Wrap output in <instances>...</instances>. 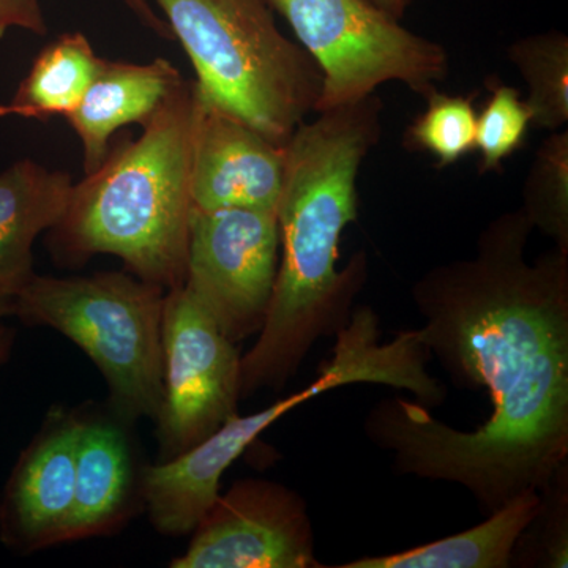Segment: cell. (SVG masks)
Listing matches in <instances>:
<instances>
[{
  "label": "cell",
  "instance_id": "1",
  "mask_svg": "<svg viewBox=\"0 0 568 568\" xmlns=\"http://www.w3.org/2000/svg\"><path fill=\"white\" fill-rule=\"evenodd\" d=\"M521 209L481 231L473 257L437 265L413 286L418 338L458 387H484L491 414L474 432L403 398L377 403L366 436L399 474L452 481L487 514L544 491L568 458V252L532 263Z\"/></svg>",
  "mask_w": 568,
  "mask_h": 568
},
{
  "label": "cell",
  "instance_id": "2",
  "mask_svg": "<svg viewBox=\"0 0 568 568\" xmlns=\"http://www.w3.org/2000/svg\"><path fill=\"white\" fill-rule=\"evenodd\" d=\"M383 100L316 112L284 144L278 219V272L257 342L241 361V398L280 390L317 339L338 334L353 316L366 278V256L336 268L343 231L358 219L357 178L383 134Z\"/></svg>",
  "mask_w": 568,
  "mask_h": 568
},
{
  "label": "cell",
  "instance_id": "3",
  "mask_svg": "<svg viewBox=\"0 0 568 568\" xmlns=\"http://www.w3.org/2000/svg\"><path fill=\"white\" fill-rule=\"evenodd\" d=\"M194 82L182 81L138 140L112 145L99 170L73 183L52 227L67 260L121 257L130 274L164 291L183 286L192 215Z\"/></svg>",
  "mask_w": 568,
  "mask_h": 568
},
{
  "label": "cell",
  "instance_id": "4",
  "mask_svg": "<svg viewBox=\"0 0 568 568\" xmlns=\"http://www.w3.org/2000/svg\"><path fill=\"white\" fill-rule=\"evenodd\" d=\"M196 71L197 95L276 144L316 112L323 73L265 0H155Z\"/></svg>",
  "mask_w": 568,
  "mask_h": 568
},
{
  "label": "cell",
  "instance_id": "5",
  "mask_svg": "<svg viewBox=\"0 0 568 568\" xmlns=\"http://www.w3.org/2000/svg\"><path fill=\"white\" fill-rule=\"evenodd\" d=\"M166 291L126 272L33 275L13 297V315L47 325L81 347L110 387L126 425L155 420L163 402L162 316Z\"/></svg>",
  "mask_w": 568,
  "mask_h": 568
},
{
  "label": "cell",
  "instance_id": "6",
  "mask_svg": "<svg viewBox=\"0 0 568 568\" xmlns=\"http://www.w3.org/2000/svg\"><path fill=\"white\" fill-rule=\"evenodd\" d=\"M265 2L287 21L323 73L316 112L364 100L392 81L426 97L447 78L444 47L410 32L368 0Z\"/></svg>",
  "mask_w": 568,
  "mask_h": 568
},
{
  "label": "cell",
  "instance_id": "7",
  "mask_svg": "<svg viewBox=\"0 0 568 568\" xmlns=\"http://www.w3.org/2000/svg\"><path fill=\"white\" fill-rule=\"evenodd\" d=\"M160 462L189 450L237 414L241 353L185 287L166 291L162 316Z\"/></svg>",
  "mask_w": 568,
  "mask_h": 568
},
{
  "label": "cell",
  "instance_id": "8",
  "mask_svg": "<svg viewBox=\"0 0 568 568\" xmlns=\"http://www.w3.org/2000/svg\"><path fill=\"white\" fill-rule=\"evenodd\" d=\"M278 248L275 211L192 209L183 287L231 342L263 328L278 272Z\"/></svg>",
  "mask_w": 568,
  "mask_h": 568
},
{
  "label": "cell",
  "instance_id": "9",
  "mask_svg": "<svg viewBox=\"0 0 568 568\" xmlns=\"http://www.w3.org/2000/svg\"><path fill=\"white\" fill-rule=\"evenodd\" d=\"M173 568H321L305 500L276 481L246 478L219 496Z\"/></svg>",
  "mask_w": 568,
  "mask_h": 568
},
{
  "label": "cell",
  "instance_id": "10",
  "mask_svg": "<svg viewBox=\"0 0 568 568\" xmlns=\"http://www.w3.org/2000/svg\"><path fill=\"white\" fill-rule=\"evenodd\" d=\"M80 410L54 407L22 452L0 500V537L14 551L70 541Z\"/></svg>",
  "mask_w": 568,
  "mask_h": 568
},
{
  "label": "cell",
  "instance_id": "11",
  "mask_svg": "<svg viewBox=\"0 0 568 568\" xmlns=\"http://www.w3.org/2000/svg\"><path fill=\"white\" fill-rule=\"evenodd\" d=\"M316 395L315 384H308L252 416L235 414L213 435L178 457L144 467L141 470L142 506L148 508L153 528L171 537L193 532L219 499L220 481L227 467L264 429Z\"/></svg>",
  "mask_w": 568,
  "mask_h": 568
},
{
  "label": "cell",
  "instance_id": "12",
  "mask_svg": "<svg viewBox=\"0 0 568 568\" xmlns=\"http://www.w3.org/2000/svg\"><path fill=\"white\" fill-rule=\"evenodd\" d=\"M284 144L230 112L204 102L194 88L193 207L275 211L282 194Z\"/></svg>",
  "mask_w": 568,
  "mask_h": 568
},
{
  "label": "cell",
  "instance_id": "13",
  "mask_svg": "<svg viewBox=\"0 0 568 568\" xmlns=\"http://www.w3.org/2000/svg\"><path fill=\"white\" fill-rule=\"evenodd\" d=\"M125 425L115 416L80 413L70 540L114 532L142 503L141 474Z\"/></svg>",
  "mask_w": 568,
  "mask_h": 568
},
{
  "label": "cell",
  "instance_id": "14",
  "mask_svg": "<svg viewBox=\"0 0 568 568\" xmlns=\"http://www.w3.org/2000/svg\"><path fill=\"white\" fill-rule=\"evenodd\" d=\"M182 81L166 59L151 63L103 59L81 102L65 118L81 140L85 174L104 162L112 134L132 123L144 126Z\"/></svg>",
  "mask_w": 568,
  "mask_h": 568
},
{
  "label": "cell",
  "instance_id": "15",
  "mask_svg": "<svg viewBox=\"0 0 568 568\" xmlns=\"http://www.w3.org/2000/svg\"><path fill=\"white\" fill-rule=\"evenodd\" d=\"M73 182L32 160L0 173V293L13 298L32 278L37 235L52 230L69 207Z\"/></svg>",
  "mask_w": 568,
  "mask_h": 568
},
{
  "label": "cell",
  "instance_id": "16",
  "mask_svg": "<svg viewBox=\"0 0 568 568\" xmlns=\"http://www.w3.org/2000/svg\"><path fill=\"white\" fill-rule=\"evenodd\" d=\"M541 495L529 489L488 514L481 525L395 555L362 558L339 568H507L519 538L537 517Z\"/></svg>",
  "mask_w": 568,
  "mask_h": 568
},
{
  "label": "cell",
  "instance_id": "17",
  "mask_svg": "<svg viewBox=\"0 0 568 568\" xmlns=\"http://www.w3.org/2000/svg\"><path fill=\"white\" fill-rule=\"evenodd\" d=\"M102 63L84 33H63L40 52L13 99L0 104V119L44 122L67 118L81 102Z\"/></svg>",
  "mask_w": 568,
  "mask_h": 568
},
{
  "label": "cell",
  "instance_id": "18",
  "mask_svg": "<svg viewBox=\"0 0 568 568\" xmlns=\"http://www.w3.org/2000/svg\"><path fill=\"white\" fill-rule=\"evenodd\" d=\"M526 81V99L532 123L538 129L558 132L568 122V37L560 31L534 33L514 41L507 50Z\"/></svg>",
  "mask_w": 568,
  "mask_h": 568
},
{
  "label": "cell",
  "instance_id": "19",
  "mask_svg": "<svg viewBox=\"0 0 568 568\" xmlns=\"http://www.w3.org/2000/svg\"><path fill=\"white\" fill-rule=\"evenodd\" d=\"M521 212L534 230L568 252V130L551 132L534 156L523 186Z\"/></svg>",
  "mask_w": 568,
  "mask_h": 568
},
{
  "label": "cell",
  "instance_id": "20",
  "mask_svg": "<svg viewBox=\"0 0 568 568\" xmlns=\"http://www.w3.org/2000/svg\"><path fill=\"white\" fill-rule=\"evenodd\" d=\"M477 95H448L437 89L428 93L426 110L407 126L403 138L407 151L429 153L439 170L476 151Z\"/></svg>",
  "mask_w": 568,
  "mask_h": 568
},
{
  "label": "cell",
  "instance_id": "21",
  "mask_svg": "<svg viewBox=\"0 0 568 568\" xmlns=\"http://www.w3.org/2000/svg\"><path fill=\"white\" fill-rule=\"evenodd\" d=\"M489 99L477 114L476 149L480 153L478 173H499L528 136L532 114L517 88L491 81Z\"/></svg>",
  "mask_w": 568,
  "mask_h": 568
},
{
  "label": "cell",
  "instance_id": "22",
  "mask_svg": "<svg viewBox=\"0 0 568 568\" xmlns=\"http://www.w3.org/2000/svg\"><path fill=\"white\" fill-rule=\"evenodd\" d=\"M566 477L567 466L540 491L541 506L534 518V521L541 525L538 526L540 541L534 548L540 552L537 560L544 567L568 566Z\"/></svg>",
  "mask_w": 568,
  "mask_h": 568
},
{
  "label": "cell",
  "instance_id": "23",
  "mask_svg": "<svg viewBox=\"0 0 568 568\" xmlns=\"http://www.w3.org/2000/svg\"><path fill=\"white\" fill-rule=\"evenodd\" d=\"M11 28L44 36L48 26L40 0H0V39Z\"/></svg>",
  "mask_w": 568,
  "mask_h": 568
},
{
  "label": "cell",
  "instance_id": "24",
  "mask_svg": "<svg viewBox=\"0 0 568 568\" xmlns=\"http://www.w3.org/2000/svg\"><path fill=\"white\" fill-rule=\"evenodd\" d=\"M122 2L133 11L134 17H136L145 28L151 29L152 32L162 37V39H173V33H171L170 28H168L166 21L160 18L156 11L153 10L151 0H122Z\"/></svg>",
  "mask_w": 568,
  "mask_h": 568
},
{
  "label": "cell",
  "instance_id": "25",
  "mask_svg": "<svg viewBox=\"0 0 568 568\" xmlns=\"http://www.w3.org/2000/svg\"><path fill=\"white\" fill-rule=\"evenodd\" d=\"M368 2H372L377 9L386 11L387 14L399 21L405 17L406 10L409 9L413 0H368Z\"/></svg>",
  "mask_w": 568,
  "mask_h": 568
},
{
  "label": "cell",
  "instance_id": "26",
  "mask_svg": "<svg viewBox=\"0 0 568 568\" xmlns=\"http://www.w3.org/2000/svg\"><path fill=\"white\" fill-rule=\"evenodd\" d=\"M14 343V332L10 327L2 324L0 320V365L6 364L9 361L11 347Z\"/></svg>",
  "mask_w": 568,
  "mask_h": 568
},
{
  "label": "cell",
  "instance_id": "27",
  "mask_svg": "<svg viewBox=\"0 0 568 568\" xmlns=\"http://www.w3.org/2000/svg\"><path fill=\"white\" fill-rule=\"evenodd\" d=\"M9 315H13V298L0 293V320Z\"/></svg>",
  "mask_w": 568,
  "mask_h": 568
}]
</instances>
